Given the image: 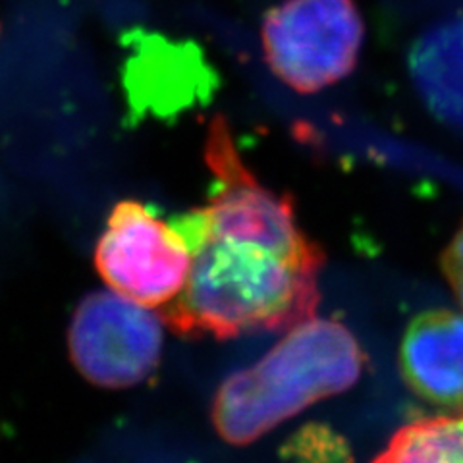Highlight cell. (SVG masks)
Instances as JSON below:
<instances>
[{
    "instance_id": "2",
    "label": "cell",
    "mask_w": 463,
    "mask_h": 463,
    "mask_svg": "<svg viewBox=\"0 0 463 463\" xmlns=\"http://www.w3.org/2000/svg\"><path fill=\"white\" fill-rule=\"evenodd\" d=\"M365 367L352 330L332 318H307L221 384L213 425L228 444H251L318 400L350 390Z\"/></svg>"
},
{
    "instance_id": "3",
    "label": "cell",
    "mask_w": 463,
    "mask_h": 463,
    "mask_svg": "<svg viewBox=\"0 0 463 463\" xmlns=\"http://www.w3.org/2000/svg\"><path fill=\"white\" fill-rule=\"evenodd\" d=\"M205 163L213 174L209 205L197 209L211 236L259 245L298 265L321 270L325 253L298 224L294 203L260 184L245 166L224 116L207 129Z\"/></svg>"
},
{
    "instance_id": "9",
    "label": "cell",
    "mask_w": 463,
    "mask_h": 463,
    "mask_svg": "<svg viewBox=\"0 0 463 463\" xmlns=\"http://www.w3.org/2000/svg\"><path fill=\"white\" fill-rule=\"evenodd\" d=\"M376 461H463V413L417 419L402 427Z\"/></svg>"
},
{
    "instance_id": "4",
    "label": "cell",
    "mask_w": 463,
    "mask_h": 463,
    "mask_svg": "<svg viewBox=\"0 0 463 463\" xmlns=\"http://www.w3.org/2000/svg\"><path fill=\"white\" fill-rule=\"evenodd\" d=\"M265 61L298 93H317L354 71L365 39L355 0H284L260 29Z\"/></svg>"
},
{
    "instance_id": "7",
    "label": "cell",
    "mask_w": 463,
    "mask_h": 463,
    "mask_svg": "<svg viewBox=\"0 0 463 463\" xmlns=\"http://www.w3.org/2000/svg\"><path fill=\"white\" fill-rule=\"evenodd\" d=\"M400 369L421 400L463 410V315L450 309L419 313L403 332Z\"/></svg>"
},
{
    "instance_id": "10",
    "label": "cell",
    "mask_w": 463,
    "mask_h": 463,
    "mask_svg": "<svg viewBox=\"0 0 463 463\" xmlns=\"http://www.w3.org/2000/svg\"><path fill=\"white\" fill-rule=\"evenodd\" d=\"M280 454L292 459H352L345 440L323 425H307L298 430L282 446Z\"/></svg>"
},
{
    "instance_id": "1",
    "label": "cell",
    "mask_w": 463,
    "mask_h": 463,
    "mask_svg": "<svg viewBox=\"0 0 463 463\" xmlns=\"http://www.w3.org/2000/svg\"><path fill=\"white\" fill-rule=\"evenodd\" d=\"M192 251L182 292L158 309L178 336L219 340L253 332H288L315 317L318 270L259 245L211 236L197 209L174 216Z\"/></svg>"
},
{
    "instance_id": "11",
    "label": "cell",
    "mask_w": 463,
    "mask_h": 463,
    "mask_svg": "<svg viewBox=\"0 0 463 463\" xmlns=\"http://www.w3.org/2000/svg\"><path fill=\"white\" fill-rule=\"evenodd\" d=\"M440 265L448 284H450L452 292L456 294V299L463 307V222L444 250Z\"/></svg>"
},
{
    "instance_id": "6",
    "label": "cell",
    "mask_w": 463,
    "mask_h": 463,
    "mask_svg": "<svg viewBox=\"0 0 463 463\" xmlns=\"http://www.w3.org/2000/svg\"><path fill=\"white\" fill-rule=\"evenodd\" d=\"M163 318L118 292L87 296L70 326V354L87 381L105 388L139 384L163 354Z\"/></svg>"
},
{
    "instance_id": "8",
    "label": "cell",
    "mask_w": 463,
    "mask_h": 463,
    "mask_svg": "<svg viewBox=\"0 0 463 463\" xmlns=\"http://www.w3.org/2000/svg\"><path fill=\"white\" fill-rule=\"evenodd\" d=\"M410 71L432 114L463 132V16L440 22L417 39Z\"/></svg>"
},
{
    "instance_id": "5",
    "label": "cell",
    "mask_w": 463,
    "mask_h": 463,
    "mask_svg": "<svg viewBox=\"0 0 463 463\" xmlns=\"http://www.w3.org/2000/svg\"><path fill=\"white\" fill-rule=\"evenodd\" d=\"M95 267L114 292L158 311L184 289L192 251L170 221L137 201H122L97 243Z\"/></svg>"
}]
</instances>
